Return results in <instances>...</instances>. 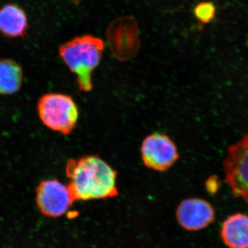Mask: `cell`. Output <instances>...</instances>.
<instances>
[{
  "instance_id": "cell-1",
  "label": "cell",
  "mask_w": 248,
  "mask_h": 248,
  "mask_svg": "<svg viewBox=\"0 0 248 248\" xmlns=\"http://www.w3.org/2000/svg\"><path fill=\"white\" fill-rule=\"evenodd\" d=\"M66 174L76 200H102L118 194L117 171L97 155L68 159Z\"/></svg>"
},
{
  "instance_id": "cell-2",
  "label": "cell",
  "mask_w": 248,
  "mask_h": 248,
  "mask_svg": "<svg viewBox=\"0 0 248 248\" xmlns=\"http://www.w3.org/2000/svg\"><path fill=\"white\" fill-rule=\"evenodd\" d=\"M104 49V41L91 35L75 37L60 46V58L76 75L80 91L92 90V73L100 63Z\"/></svg>"
},
{
  "instance_id": "cell-3",
  "label": "cell",
  "mask_w": 248,
  "mask_h": 248,
  "mask_svg": "<svg viewBox=\"0 0 248 248\" xmlns=\"http://www.w3.org/2000/svg\"><path fill=\"white\" fill-rule=\"evenodd\" d=\"M39 117L47 128L67 135L78 124L79 110L73 98L60 93L44 94L37 104Z\"/></svg>"
},
{
  "instance_id": "cell-4",
  "label": "cell",
  "mask_w": 248,
  "mask_h": 248,
  "mask_svg": "<svg viewBox=\"0 0 248 248\" xmlns=\"http://www.w3.org/2000/svg\"><path fill=\"white\" fill-rule=\"evenodd\" d=\"M106 35L111 52L117 60L128 61L138 55L141 46L140 29L132 16H123L112 21Z\"/></svg>"
},
{
  "instance_id": "cell-5",
  "label": "cell",
  "mask_w": 248,
  "mask_h": 248,
  "mask_svg": "<svg viewBox=\"0 0 248 248\" xmlns=\"http://www.w3.org/2000/svg\"><path fill=\"white\" fill-rule=\"evenodd\" d=\"M225 177L233 195L248 201V133L228 148L223 161Z\"/></svg>"
},
{
  "instance_id": "cell-6",
  "label": "cell",
  "mask_w": 248,
  "mask_h": 248,
  "mask_svg": "<svg viewBox=\"0 0 248 248\" xmlns=\"http://www.w3.org/2000/svg\"><path fill=\"white\" fill-rule=\"evenodd\" d=\"M75 200L68 186L57 179L43 181L36 189L37 205L46 216L58 217L64 215Z\"/></svg>"
},
{
  "instance_id": "cell-7",
  "label": "cell",
  "mask_w": 248,
  "mask_h": 248,
  "mask_svg": "<svg viewBox=\"0 0 248 248\" xmlns=\"http://www.w3.org/2000/svg\"><path fill=\"white\" fill-rule=\"evenodd\" d=\"M141 157L147 167L155 170L169 169L179 159L177 146L169 136L153 133L142 143Z\"/></svg>"
},
{
  "instance_id": "cell-8",
  "label": "cell",
  "mask_w": 248,
  "mask_h": 248,
  "mask_svg": "<svg viewBox=\"0 0 248 248\" xmlns=\"http://www.w3.org/2000/svg\"><path fill=\"white\" fill-rule=\"evenodd\" d=\"M177 217L181 226L187 231H200L213 223L215 209L202 199H188L183 201L178 207Z\"/></svg>"
},
{
  "instance_id": "cell-9",
  "label": "cell",
  "mask_w": 248,
  "mask_h": 248,
  "mask_svg": "<svg viewBox=\"0 0 248 248\" xmlns=\"http://www.w3.org/2000/svg\"><path fill=\"white\" fill-rule=\"evenodd\" d=\"M25 11L20 6L8 4L0 9V32L9 38L24 37L29 29Z\"/></svg>"
},
{
  "instance_id": "cell-10",
  "label": "cell",
  "mask_w": 248,
  "mask_h": 248,
  "mask_svg": "<svg viewBox=\"0 0 248 248\" xmlns=\"http://www.w3.org/2000/svg\"><path fill=\"white\" fill-rule=\"evenodd\" d=\"M221 236L229 248H248V215L236 213L225 220Z\"/></svg>"
},
{
  "instance_id": "cell-11",
  "label": "cell",
  "mask_w": 248,
  "mask_h": 248,
  "mask_svg": "<svg viewBox=\"0 0 248 248\" xmlns=\"http://www.w3.org/2000/svg\"><path fill=\"white\" fill-rule=\"evenodd\" d=\"M23 71L21 66L11 59L0 60V94H13L22 86Z\"/></svg>"
},
{
  "instance_id": "cell-12",
  "label": "cell",
  "mask_w": 248,
  "mask_h": 248,
  "mask_svg": "<svg viewBox=\"0 0 248 248\" xmlns=\"http://www.w3.org/2000/svg\"><path fill=\"white\" fill-rule=\"evenodd\" d=\"M194 15L200 24L205 25L215 17L216 6L210 1H202L195 6Z\"/></svg>"
},
{
  "instance_id": "cell-13",
  "label": "cell",
  "mask_w": 248,
  "mask_h": 248,
  "mask_svg": "<svg viewBox=\"0 0 248 248\" xmlns=\"http://www.w3.org/2000/svg\"><path fill=\"white\" fill-rule=\"evenodd\" d=\"M80 1H81V0H73V2L76 3V4H78Z\"/></svg>"
},
{
  "instance_id": "cell-14",
  "label": "cell",
  "mask_w": 248,
  "mask_h": 248,
  "mask_svg": "<svg viewBox=\"0 0 248 248\" xmlns=\"http://www.w3.org/2000/svg\"><path fill=\"white\" fill-rule=\"evenodd\" d=\"M246 203H247L248 204V202H246Z\"/></svg>"
}]
</instances>
